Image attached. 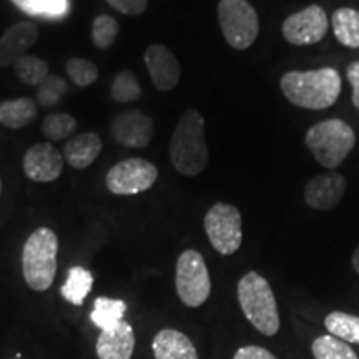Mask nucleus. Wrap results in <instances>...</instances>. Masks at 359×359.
Returning a JSON list of instances; mask_svg holds the SVG:
<instances>
[{
  "label": "nucleus",
  "mask_w": 359,
  "mask_h": 359,
  "mask_svg": "<svg viewBox=\"0 0 359 359\" xmlns=\"http://www.w3.org/2000/svg\"><path fill=\"white\" fill-rule=\"evenodd\" d=\"M102 147V138L97 133H79L65 143L64 158L72 168L85 170L98 158Z\"/></svg>",
  "instance_id": "obj_17"
},
{
  "label": "nucleus",
  "mask_w": 359,
  "mask_h": 359,
  "mask_svg": "<svg viewBox=\"0 0 359 359\" xmlns=\"http://www.w3.org/2000/svg\"><path fill=\"white\" fill-rule=\"evenodd\" d=\"M341 87L343 80L333 67L291 70L280 80V88L286 100L304 110H325L333 107L341 95Z\"/></svg>",
  "instance_id": "obj_1"
},
{
  "label": "nucleus",
  "mask_w": 359,
  "mask_h": 359,
  "mask_svg": "<svg viewBox=\"0 0 359 359\" xmlns=\"http://www.w3.org/2000/svg\"><path fill=\"white\" fill-rule=\"evenodd\" d=\"M27 15L48 20H62L69 13V0H11Z\"/></svg>",
  "instance_id": "obj_24"
},
{
  "label": "nucleus",
  "mask_w": 359,
  "mask_h": 359,
  "mask_svg": "<svg viewBox=\"0 0 359 359\" xmlns=\"http://www.w3.org/2000/svg\"><path fill=\"white\" fill-rule=\"evenodd\" d=\"M65 72L69 75L72 82L80 88H87L98 80V69L93 62L87 60L82 57H72L67 60Z\"/></svg>",
  "instance_id": "obj_30"
},
{
  "label": "nucleus",
  "mask_w": 359,
  "mask_h": 359,
  "mask_svg": "<svg viewBox=\"0 0 359 359\" xmlns=\"http://www.w3.org/2000/svg\"><path fill=\"white\" fill-rule=\"evenodd\" d=\"M351 264H353L354 273H356V275L359 276V243H358V246H356V248H354V251H353Z\"/></svg>",
  "instance_id": "obj_35"
},
{
  "label": "nucleus",
  "mask_w": 359,
  "mask_h": 359,
  "mask_svg": "<svg viewBox=\"0 0 359 359\" xmlns=\"http://www.w3.org/2000/svg\"><path fill=\"white\" fill-rule=\"evenodd\" d=\"M133 351V327L125 320L110 330L102 331L97 339L98 359H132Z\"/></svg>",
  "instance_id": "obj_16"
},
{
  "label": "nucleus",
  "mask_w": 359,
  "mask_h": 359,
  "mask_svg": "<svg viewBox=\"0 0 359 359\" xmlns=\"http://www.w3.org/2000/svg\"><path fill=\"white\" fill-rule=\"evenodd\" d=\"M39 103L29 97L12 98L0 103V125L6 128H25L37 118Z\"/></svg>",
  "instance_id": "obj_19"
},
{
  "label": "nucleus",
  "mask_w": 359,
  "mask_h": 359,
  "mask_svg": "<svg viewBox=\"0 0 359 359\" xmlns=\"http://www.w3.org/2000/svg\"><path fill=\"white\" fill-rule=\"evenodd\" d=\"M170 160L183 177H196L208 167L205 118L196 109H188L180 116L170 142Z\"/></svg>",
  "instance_id": "obj_2"
},
{
  "label": "nucleus",
  "mask_w": 359,
  "mask_h": 359,
  "mask_svg": "<svg viewBox=\"0 0 359 359\" xmlns=\"http://www.w3.org/2000/svg\"><path fill=\"white\" fill-rule=\"evenodd\" d=\"M218 22L224 40L235 50H246L257 42L259 19L248 0H219Z\"/></svg>",
  "instance_id": "obj_6"
},
{
  "label": "nucleus",
  "mask_w": 359,
  "mask_h": 359,
  "mask_svg": "<svg viewBox=\"0 0 359 359\" xmlns=\"http://www.w3.org/2000/svg\"><path fill=\"white\" fill-rule=\"evenodd\" d=\"M158 180V168L145 158L118 161L107 173L105 185L114 195L130 196L150 190Z\"/></svg>",
  "instance_id": "obj_9"
},
{
  "label": "nucleus",
  "mask_w": 359,
  "mask_h": 359,
  "mask_svg": "<svg viewBox=\"0 0 359 359\" xmlns=\"http://www.w3.org/2000/svg\"><path fill=\"white\" fill-rule=\"evenodd\" d=\"M325 327L331 336L344 343L359 344V316L344 311H333L325 318Z\"/></svg>",
  "instance_id": "obj_23"
},
{
  "label": "nucleus",
  "mask_w": 359,
  "mask_h": 359,
  "mask_svg": "<svg viewBox=\"0 0 359 359\" xmlns=\"http://www.w3.org/2000/svg\"><path fill=\"white\" fill-rule=\"evenodd\" d=\"M233 359H278V358L271 351H268L266 348L257 346V344H248V346L238 349Z\"/></svg>",
  "instance_id": "obj_33"
},
{
  "label": "nucleus",
  "mask_w": 359,
  "mask_h": 359,
  "mask_svg": "<svg viewBox=\"0 0 359 359\" xmlns=\"http://www.w3.org/2000/svg\"><path fill=\"white\" fill-rule=\"evenodd\" d=\"M58 238L50 228L40 226L27 238L22 250V271L34 291H47L57 275Z\"/></svg>",
  "instance_id": "obj_5"
},
{
  "label": "nucleus",
  "mask_w": 359,
  "mask_h": 359,
  "mask_svg": "<svg viewBox=\"0 0 359 359\" xmlns=\"http://www.w3.org/2000/svg\"><path fill=\"white\" fill-rule=\"evenodd\" d=\"M69 93V85L58 75H48L37 90V102L42 109H53Z\"/></svg>",
  "instance_id": "obj_29"
},
{
  "label": "nucleus",
  "mask_w": 359,
  "mask_h": 359,
  "mask_svg": "<svg viewBox=\"0 0 359 359\" xmlns=\"http://www.w3.org/2000/svg\"><path fill=\"white\" fill-rule=\"evenodd\" d=\"M125 313H127V304L122 299H111L100 296L93 303V311L90 313V320L97 327L105 331L123 321Z\"/></svg>",
  "instance_id": "obj_22"
},
{
  "label": "nucleus",
  "mask_w": 359,
  "mask_h": 359,
  "mask_svg": "<svg viewBox=\"0 0 359 359\" xmlns=\"http://www.w3.org/2000/svg\"><path fill=\"white\" fill-rule=\"evenodd\" d=\"M346 77L353 88V98H351L353 105H354V109L359 110V60L351 62V64L348 65Z\"/></svg>",
  "instance_id": "obj_34"
},
{
  "label": "nucleus",
  "mask_w": 359,
  "mask_h": 359,
  "mask_svg": "<svg viewBox=\"0 0 359 359\" xmlns=\"http://www.w3.org/2000/svg\"><path fill=\"white\" fill-rule=\"evenodd\" d=\"M120 25L111 15H97L92 24V42L97 48H109L118 37Z\"/></svg>",
  "instance_id": "obj_31"
},
{
  "label": "nucleus",
  "mask_w": 359,
  "mask_h": 359,
  "mask_svg": "<svg viewBox=\"0 0 359 359\" xmlns=\"http://www.w3.org/2000/svg\"><path fill=\"white\" fill-rule=\"evenodd\" d=\"M92 285L93 276L87 268L72 266L67 273V281L60 291L67 302L75 304V306H82L90 290H92Z\"/></svg>",
  "instance_id": "obj_21"
},
{
  "label": "nucleus",
  "mask_w": 359,
  "mask_h": 359,
  "mask_svg": "<svg viewBox=\"0 0 359 359\" xmlns=\"http://www.w3.org/2000/svg\"><path fill=\"white\" fill-rule=\"evenodd\" d=\"M311 353L314 359H359L348 343L331 334L318 336L311 344Z\"/></svg>",
  "instance_id": "obj_26"
},
{
  "label": "nucleus",
  "mask_w": 359,
  "mask_h": 359,
  "mask_svg": "<svg viewBox=\"0 0 359 359\" xmlns=\"http://www.w3.org/2000/svg\"><path fill=\"white\" fill-rule=\"evenodd\" d=\"M111 137L125 148L142 150L150 145L155 133V123L151 116L138 109L125 110L111 120Z\"/></svg>",
  "instance_id": "obj_11"
},
{
  "label": "nucleus",
  "mask_w": 359,
  "mask_h": 359,
  "mask_svg": "<svg viewBox=\"0 0 359 359\" xmlns=\"http://www.w3.org/2000/svg\"><path fill=\"white\" fill-rule=\"evenodd\" d=\"M143 58H145V65L151 82L160 92H170L180 83L182 69H180L178 58L168 47L161 43L150 45Z\"/></svg>",
  "instance_id": "obj_14"
},
{
  "label": "nucleus",
  "mask_w": 359,
  "mask_h": 359,
  "mask_svg": "<svg viewBox=\"0 0 359 359\" xmlns=\"http://www.w3.org/2000/svg\"><path fill=\"white\" fill-rule=\"evenodd\" d=\"M64 155L52 143H37L24 155L25 177L37 183H50L62 175Z\"/></svg>",
  "instance_id": "obj_13"
},
{
  "label": "nucleus",
  "mask_w": 359,
  "mask_h": 359,
  "mask_svg": "<svg viewBox=\"0 0 359 359\" xmlns=\"http://www.w3.org/2000/svg\"><path fill=\"white\" fill-rule=\"evenodd\" d=\"M236 296L241 311L255 330L264 336H275L280 331L276 296L266 278L257 271H248L238 281Z\"/></svg>",
  "instance_id": "obj_3"
},
{
  "label": "nucleus",
  "mask_w": 359,
  "mask_h": 359,
  "mask_svg": "<svg viewBox=\"0 0 359 359\" xmlns=\"http://www.w3.org/2000/svg\"><path fill=\"white\" fill-rule=\"evenodd\" d=\"M175 286L180 302L188 308H200L212 293L208 266L203 255L196 250H185L177 259Z\"/></svg>",
  "instance_id": "obj_7"
},
{
  "label": "nucleus",
  "mask_w": 359,
  "mask_h": 359,
  "mask_svg": "<svg viewBox=\"0 0 359 359\" xmlns=\"http://www.w3.org/2000/svg\"><path fill=\"white\" fill-rule=\"evenodd\" d=\"M241 213L230 203H215L203 218L205 233L215 250L223 257H230L243 243Z\"/></svg>",
  "instance_id": "obj_8"
},
{
  "label": "nucleus",
  "mask_w": 359,
  "mask_h": 359,
  "mask_svg": "<svg viewBox=\"0 0 359 359\" xmlns=\"http://www.w3.org/2000/svg\"><path fill=\"white\" fill-rule=\"evenodd\" d=\"M330 30V19L325 8L320 6H308L303 11L291 13L281 25L285 40L296 47L320 43Z\"/></svg>",
  "instance_id": "obj_10"
},
{
  "label": "nucleus",
  "mask_w": 359,
  "mask_h": 359,
  "mask_svg": "<svg viewBox=\"0 0 359 359\" xmlns=\"http://www.w3.org/2000/svg\"><path fill=\"white\" fill-rule=\"evenodd\" d=\"M39 27L34 22H17L0 37V67H13L37 43Z\"/></svg>",
  "instance_id": "obj_15"
},
{
  "label": "nucleus",
  "mask_w": 359,
  "mask_h": 359,
  "mask_svg": "<svg viewBox=\"0 0 359 359\" xmlns=\"http://www.w3.org/2000/svg\"><path fill=\"white\" fill-rule=\"evenodd\" d=\"M151 348L155 359H198V353L191 339L182 331L170 327L155 334Z\"/></svg>",
  "instance_id": "obj_18"
},
{
  "label": "nucleus",
  "mask_w": 359,
  "mask_h": 359,
  "mask_svg": "<svg viewBox=\"0 0 359 359\" xmlns=\"http://www.w3.org/2000/svg\"><path fill=\"white\" fill-rule=\"evenodd\" d=\"M346 178L343 175L336 170H327L306 182L304 201L309 208L316 210V212H327L339 205L346 193Z\"/></svg>",
  "instance_id": "obj_12"
},
{
  "label": "nucleus",
  "mask_w": 359,
  "mask_h": 359,
  "mask_svg": "<svg viewBox=\"0 0 359 359\" xmlns=\"http://www.w3.org/2000/svg\"><path fill=\"white\" fill-rule=\"evenodd\" d=\"M111 98L118 103H130L142 97V87L133 72L122 70L115 75L110 88Z\"/></svg>",
  "instance_id": "obj_28"
},
{
  "label": "nucleus",
  "mask_w": 359,
  "mask_h": 359,
  "mask_svg": "<svg viewBox=\"0 0 359 359\" xmlns=\"http://www.w3.org/2000/svg\"><path fill=\"white\" fill-rule=\"evenodd\" d=\"M107 4L115 11H118L123 15H140L147 11L148 0H105Z\"/></svg>",
  "instance_id": "obj_32"
},
{
  "label": "nucleus",
  "mask_w": 359,
  "mask_h": 359,
  "mask_svg": "<svg viewBox=\"0 0 359 359\" xmlns=\"http://www.w3.org/2000/svg\"><path fill=\"white\" fill-rule=\"evenodd\" d=\"M0 191H2V180H0Z\"/></svg>",
  "instance_id": "obj_36"
},
{
  "label": "nucleus",
  "mask_w": 359,
  "mask_h": 359,
  "mask_svg": "<svg viewBox=\"0 0 359 359\" xmlns=\"http://www.w3.org/2000/svg\"><path fill=\"white\" fill-rule=\"evenodd\" d=\"M13 72H15L17 79H19L22 83L30 85V87H39V85L50 75V69H48L47 62L40 57L29 55V53L20 57L19 60L13 64Z\"/></svg>",
  "instance_id": "obj_25"
},
{
  "label": "nucleus",
  "mask_w": 359,
  "mask_h": 359,
  "mask_svg": "<svg viewBox=\"0 0 359 359\" xmlns=\"http://www.w3.org/2000/svg\"><path fill=\"white\" fill-rule=\"evenodd\" d=\"M75 130H77V120L64 111L47 115L42 122L43 137L50 142L67 140L75 133Z\"/></svg>",
  "instance_id": "obj_27"
},
{
  "label": "nucleus",
  "mask_w": 359,
  "mask_h": 359,
  "mask_svg": "<svg viewBox=\"0 0 359 359\" xmlns=\"http://www.w3.org/2000/svg\"><path fill=\"white\" fill-rule=\"evenodd\" d=\"M330 24L341 45L348 48H359V12L351 7H341L333 12Z\"/></svg>",
  "instance_id": "obj_20"
},
{
  "label": "nucleus",
  "mask_w": 359,
  "mask_h": 359,
  "mask_svg": "<svg viewBox=\"0 0 359 359\" xmlns=\"http://www.w3.org/2000/svg\"><path fill=\"white\" fill-rule=\"evenodd\" d=\"M304 143L314 160L325 168L334 170L351 154L356 145V133L341 118H326L314 123L304 135Z\"/></svg>",
  "instance_id": "obj_4"
}]
</instances>
